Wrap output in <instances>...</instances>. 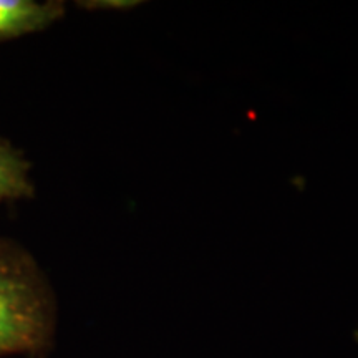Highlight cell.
<instances>
[{
	"label": "cell",
	"mask_w": 358,
	"mask_h": 358,
	"mask_svg": "<svg viewBox=\"0 0 358 358\" xmlns=\"http://www.w3.org/2000/svg\"><path fill=\"white\" fill-rule=\"evenodd\" d=\"M57 297L29 249L0 237V357L43 358L57 334Z\"/></svg>",
	"instance_id": "cell-1"
},
{
	"label": "cell",
	"mask_w": 358,
	"mask_h": 358,
	"mask_svg": "<svg viewBox=\"0 0 358 358\" xmlns=\"http://www.w3.org/2000/svg\"><path fill=\"white\" fill-rule=\"evenodd\" d=\"M64 15L62 0H0V42L42 32Z\"/></svg>",
	"instance_id": "cell-2"
},
{
	"label": "cell",
	"mask_w": 358,
	"mask_h": 358,
	"mask_svg": "<svg viewBox=\"0 0 358 358\" xmlns=\"http://www.w3.org/2000/svg\"><path fill=\"white\" fill-rule=\"evenodd\" d=\"M30 171L32 163L24 151L0 138V203L34 198L35 185Z\"/></svg>",
	"instance_id": "cell-3"
},
{
	"label": "cell",
	"mask_w": 358,
	"mask_h": 358,
	"mask_svg": "<svg viewBox=\"0 0 358 358\" xmlns=\"http://www.w3.org/2000/svg\"><path fill=\"white\" fill-rule=\"evenodd\" d=\"M140 3L136 0H90V2L87 0V2H78V6L88 10H129Z\"/></svg>",
	"instance_id": "cell-4"
}]
</instances>
